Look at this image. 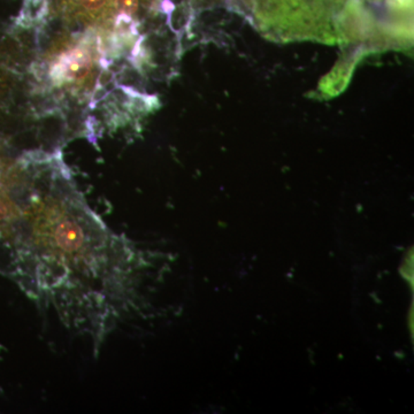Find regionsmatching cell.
Segmentation results:
<instances>
[{"mask_svg":"<svg viewBox=\"0 0 414 414\" xmlns=\"http://www.w3.org/2000/svg\"><path fill=\"white\" fill-rule=\"evenodd\" d=\"M154 0H25L34 32L97 37L121 57H149V21Z\"/></svg>","mask_w":414,"mask_h":414,"instance_id":"6da1fadb","label":"cell"}]
</instances>
